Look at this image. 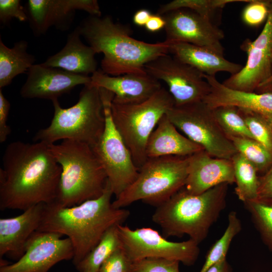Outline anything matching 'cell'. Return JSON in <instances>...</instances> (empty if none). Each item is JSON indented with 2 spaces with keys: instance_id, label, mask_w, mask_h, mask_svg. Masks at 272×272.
<instances>
[{
  "instance_id": "obj_16",
  "label": "cell",
  "mask_w": 272,
  "mask_h": 272,
  "mask_svg": "<svg viewBox=\"0 0 272 272\" xmlns=\"http://www.w3.org/2000/svg\"><path fill=\"white\" fill-rule=\"evenodd\" d=\"M27 10L30 26L38 36L45 34L52 26L67 29L77 10L101 16L96 0H29Z\"/></svg>"
},
{
  "instance_id": "obj_33",
  "label": "cell",
  "mask_w": 272,
  "mask_h": 272,
  "mask_svg": "<svg viewBox=\"0 0 272 272\" xmlns=\"http://www.w3.org/2000/svg\"><path fill=\"white\" fill-rule=\"evenodd\" d=\"M238 109L253 139L272 152V129L264 115L246 108Z\"/></svg>"
},
{
  "instance_id": "obj_19",
  "label": "cell",
  "mask_w": 272,
  "mask_h": 272,
  "mask_svg": "<svg viewBox=\"0 0 272 272\" xmlns=\"http://www.w3.org/2000/svg\"><path fill=\"white\" fill-rule=\"evenodd\" d=\"M91 80L92 85L112 92V102L121 104L142 103L162 88L158 80L147 73L112 76L100 70L91 75Z\"/></svg>"
},
{
  "instance_id": "obj_24",
  "label": "cell",
  "mask_w": 272,
  "mask_h": 272,
  "mask_svg": "<svg viewBox=\"0 0 272 272\" xmlns=\"http://www.w3.org/2000/svg\"><path fill=\"white\" fill-rule=\"evenodd\" d=\"M204 77L210 84L211 90L203 101L211 108L232 105L259 113L272 114V93L238 91L225 87L215 76L205 75Z\"/></svg>"
},
{
  "instance_id": "obj_2",
  "label": "cell",
  "mask_w": 272,
  "mask_h": 272,
  "mask_svg": "<svg viewBox=\"0 0 272 272\" xmlns=\"http://www.w3.org/2000/svg\"><path fill=\"white\" fill-rule=\"evenodd\" d=\"M113 192L108 179L103 194L80 205L62 207L55 202L45 204L41 224L37 231L59 233L73 244V261L76 266L95 247L111 227L122 225L129 212L112 206Z\"/></svg>"
},
{
  "instance_id": "obj_31",
  "label": "cell",
  "mask_w": 272,
  "mask_h": 272,
  "mask_svg": "<svg viewBox=\"0 0 272 272\" xmlns=\"http://www.w3.org/2000/svg\"><path fill=\"white\" fill-rule=\"evenodd\" d=\"M212 109L218 124L228 138L239 137L253 139L238 107L225 105Z\"/></svg>"
},
{
  "instance_id": "obj_35",
  "label": "cell",
  "mask_w": 272,
  "mask_h": 272,
  "mask_svg": "<svg viewBox=\"0 0 272 272\" xmlns=\"http://www.w3.org/2000/svg\"><path fill=\"white\" fill-rule=\"evenodd\" d=\"M272 1L251 0L244 9L242 18L247 25L256 27L266 22Z\"/></svg>"
},
{
  "instance_id": "obj_18",
  "label": "cell",
  "mask_w": 272,
  "mask_h": 272,
  "mask_svg": "<svg viewBox=\"0 0 272 272\" xmlns=\"http://www.w3.org/2000/svg\"><path fill=\"white\" fill-rule=\"evenodd\" d=\"M231 159L212 156L204 150L189 156L185 188L193 194H199L218 185L235 183Z\"/></svg>"
},
{
  "instance_id": "obj_38",
  "label": "cell",
  "mask_w": 272,
  "mask_h": 272,
  "mask_svg": "<svg viewBox=\"0 0 272 272\" xmlns=\"http://www.w3.org/2000/svg\"><path fill=\"white\" fill-rule=\"evenodd\" d=\"M11 107L8 100L4 96L0 89V143H4L11 132L7 124L8 117Z\"/></svg>"
},
{
  "instance_id": "obj_44",
  "label": "cell",
  "mask_w": 272,
  "mask_h": 272,
  "mask_svg": "<svg viewBox=\"0 0 272 272\" xmlns=\"http://www.w3.org/2000/svg\"><path fill=\"white\" fill-rule=\"evenodd\" d=\"M272 84V77L267 84L261 89L260 93H265L268 88V87Z\"/></svg>"
},
{
  "instance_id": "obj_37",
  "label": "cell",
  "mask_w": 272,
  "mask_h": 272,
  "mask_svg": "<svg viewBox=\"0 0 272 272\" xmlns=\"http://www.w3.org/2000/svg\"><path fill=\"white\" fill-rule=\"evenodd\" d=\"M131 263L120 247L103 262L98 272H130Z\"/></svg>"
},
{
  "instance_id": "obj_9",
  "label": "cell",
  "mask_w": 272,
  "mask_h": 272,
  "mask_svg": "<svg viewBox=\"0 0 272 272\" xmlns=\"http://www.w3.org/2000/svg\"><path fill=\"white\" fill-rule=\"evenodd\" d=\"M99 88L105 125L102 136L91 148L104 169L116 198L134 181L139 170L112 119L111 105L114 95L104 88Z\"/></svg>"
},
{
  "instance_id": "obj_46",
  "label": "cell",
  "mask_w": 272,
  "mask_h": 272,
  "mask_svg": "<svg viewBox=\"0 0 272 272\" xmlns=\"http://www.w3.org/2000/svg\"><path fill=\"white\" fill-rule=\"evenodd\" d=\"M86 272H91V271H86Z\"/></svg>"
},
{
  "instance_id": "obj_21",
  "label": "cell",
  "mask_w": 272,
  "mask_h": 272,
  "mask_svg": "<svg viewBox=\"0 0 272 272\" xmlns=\"http://www.w3.org/2000/svg\"><path fill=\"white\" fill-rule=\"evenodd\" d=\"M81 37L77 27L68 35L62 49L41 63L74 74L88 76L92 75L97 71V62L95 57L97 53L92 47L82 41Z\"/></svg>"
},
{
  "instance_id": "obj_14",
  "label": "cell",
  "mask_w": 272,
  "mask_h": 272,
  "mask_svg": "<svg viewBox=\"0 0 272 272\" xmlns=\"http://www.w3.org/2000/svg\"><path fill=\"white\" fill-rule=\"evenodd\" d=\"M53 232L36 231L25 246L24 254L17 261L1 266L0 272H48L55 264L73 259L71 240Z\"/></svg>"
},
{
  "instance_id": "obj_27",
  "label": "cell",
  "mask_w": 272,
  "mask_h": 272,
  "mask_svg": "<svg viewBox=\"0 0 272 272\" xmlns=\"http://www.w3.org/2000/svg\"><path fill=\"white\" fill-rule=\"evenodd\" d=\"M118 226L110 228L95 247L76 267L80 272H98L103 262L121 247Z\"/></svg>"
},
{
  "instance_id": "obj_22",
  "label": "cell",
  "mask_w": 272,
  "mask_h": 272,
  "mask_svg": "<svg viewBox=\"0 0 272 272\" xmlns=\"http://www.w3.org/2000/svg\"><path fill=\"white\" fill-rule=\"evenodd\" d=\"M202 150L200 146L180 133L165 114L148 139L146 154L147 159L167 156L186 157Z\"/></svg>"
},
{
  "instance_id": "obj_43",
  "label": "cell",
  "mask_w": 272,
  "mask_h": 272,
  "mask_svg": "<svg viewBox=\"0 0 272 272\" xmlns=\"http://www.w3.org/2000/svg\"><path fill=\"white\" fill-rule=\"evenodd\" d=\"M269 122L272 129V114L262 113Z\"/></svg>"
},
{
  "instance_id": "obj_28",
  "label": "cell",
  "mask_w": 272,
  "mask_h": 272,
  "mask_svg": "<svg viewBox=\"0 0 272 272\" xmlns=\"http://www.w3.org/2000/svg\"><path fill=\"white\" fill-rule=\"evenodd\" d=\"M251 0H174L161 6L157 13L164 14L179 9L192 10L210 20L217 25V15L228 4L234 2H250Z\"/></svg>"
},
{
  "instance_id": "obj_23",
  "label": "cell",
  "mask_w": 272,
  "mask_h": 272,
  "mask_svg": "<svg viewBox=\"0 0 272 272\" xmlns=\"http://www.w3.org/2000/svg\"><path fill=\"white\" fill-rule=\"evenodd\" d=\"M169 44V53L208 76H215L220 72H228L232 75L243 67L242 65L230 61L223 55L206 47L184 42Z\"/></svg>"
},
{
  "instance_id": "obj_45",
  "label": "cell",
  "mask_w": 272,
  "mask_h": 272,
  "mask_svg": "<svg viewBox=\"0 0 272 272\" xmlns=\"http://www.w3.org/2000/svg\"><path fill=\"white\" fill-rule=\"evenodd\" d=\"M272 93V84L268 87L266 93Z\"/></svg>"
},
{
  "instance_id": "obj_1",
  "label": "cell",
  "mask_w": 272,
  "mask_h": 272,
  "mask_svg": "<svg viewBox=\"0 0 272 272\" xmlns=\"http://www.w3.org/2000/svg\"><path fill=\"white\" fill-rule=\"evenodd\" d=\"M49 145L15 141L7 146L0 168V209L23 211L56 199L61 173Z\"/></svg>"
},
{
  "instance_id": "obj_20",
  "label": "cell",
  "mask_w": 272,
  "mask_h": 272,
  "mask_svg": "<svg viewBox=\"0 0 272 272\" xmlns=\"http://www.w3.org/2000/svg\"><path fill=\"white\" fill-rule=\"evenodd\" d=\"M44 206L38 204L19 216L0 219L1 258L8 254L19 259L24 254L27 241L41 224Z\"/></svg>"
},
{
  "instance_id": "obj_41",
  "label": "cell",
  "mask_w": 272,
  "mask_h": 272,
  "mask_svg": "<svg viewBox=\"0 0 272 272\" xmlns=\"http://www.w3.org/2000/svg\"><path fill=\"white\" fill-rule=\"evenodd\" d=\"M152 15L148 10L140 9L133 16V23L138 26L145 27Z\"/></svg>"
},
{
  "instance_id": "obj_42",
  "label": "cell",
  "mask_w": 272,
  "mask_h": 272,
  "mask_svg": "<svg viewBox=\"0 0 272 272\" xmlns=\"http://www.w3.org/2000/svg\"><path fill=\"white\" fill-rule=\"evenodd\" d=\"M206 272H232V268L225 258L210 267Z\"/></svg>"
},
{
  "instance_id": "obj_4",
  "label": "cell",
  "mask_w": 272,
  "mask_h": 272,
  "mask_svg": "<svg viewBox=\"0 0 272 272\" xmlns=\"http://www.w3.org/2000/svg\"><path fill=\"white\" fill-rule=\"evenodd\" d=\"M228 185L221 184L199 194L189 193L184 186L157 207L152 221L166 238L187 235L199 244L226 207Z\"/></svg>"
},
{
  "instance_id": "obj_25",
  "label": "cell",
  "mask_w": 272,
  "mask_h": 272,
  "mask_svg": "<svg viewBox=\"0 0 272 272\" xmlns=\"http://www.w3.org/2000/svg\"><path fill=\"white\" fill-rule=\"evenodd\" d=\"M28 46L26 41L21 40L9 48L0 38V89L10 85L17 76L27 73L35 64V58L28 52Z\"/></svg>"
},
{
  "instance_id": "obj_13",
  "label": "cell",
  "mask_w": 272,
  "mask_h": 272,
  "mask_svg": "<svg viewBox=\"0 0 272 272\" xmlns=\"http://www.w3.org/2000/svg\"><path fill=\"white\" fill-rule=\"evenodd\" d=\"M240 47L247 54L246 64L222 84L234 90L259 93L272 77V4L258 36L245 39Z\"/></svg>"
},
{
  "instance_id": "obj_36",
  "label": "cell",
  "mask_w": 272,
  "mask_h": 272,
  "mask_svg": "<svg viewBox=\"0 0 272 272\" xmlns=\"http://www.w3.org/2000/svg\"><path fill=\"white\" fill-rule=\"evenodd\" d=\"M13 18L21 22L28 20L26 11L19 0L0 1V22L3 24L9 23Z\"/></svg>"
},
{
  "instance_id": "obj_32",
  "label": "cell",
  "mask_w": 272,
  "mask_h": 272,
  "mask_svg": "<svg viewBox=\"0 0 272 272\" xmlns=\"http://www.w3.org/2000/svg\"><path fill=\"white\" fill-rule=\"evenodd\" d=\"M243 203L263 242L272 251V202L257 198Z\"/></svg>"
},
{
  "instance_id": "obj_29",
  "label": "cell",
  "mask_w": 272,
  "mask_h": 272,
  "mask_svg": "<svg viewBox=\"0 0 272 272\" xmlns=\"http://www.w3.org/2000/svg\"><path fill=\"white\" fill-rule=\"evenodd\" d=\"M229 139L237 152L255 166L258 174H264L270 167L272 152L263 145L251 138L230 137Z\"/></svg>"
},
{
  "instance_id": "obj_15",
  "label": "cell",
  "mask_w": 272,
  "mask_h": 272,
  "mask_svg": "<svg viewBox=\"0 0 272 272\" xmlns=\"http://www.w3.org/2000/svg\"><path fill=\"white\" fill-rule=\"evenodd\" d=\"M165 20V41L184 42L208 48L223 55V31L218 25L196 12L179 9L162 15Z\"/></svg>"
},
{
  "instance_id": "obj_26",
  "label": "cell",
  "mask_w": 272,
  "mask_h": 272,
  "mask_svg": "<svg viewBox=\"0 0 272 272\" xmlns=\"http://www.w3.org/2000/svg\"><path fill=\"white\" fill-rule=\"evenodd\" d=\"M233 164L235 194L243 202L258 197L259 176L255 166L237 152L231 159Z\"/></svg>"
},
{
  "instance_id": "obj_6",
  "label": "cell",
  "mask_w": 272,
  "mask_h": 272,
  "mask_svg": "<svg viewBox=\"0 0 272 272\" xmlns=\"http://www.w3.org/2000/svg\"><path fill=\"white\" fill-rule=\"evenodd\" d=\"M52 102L54 114L50 124L35 134L34 141L52 144L71 140L94 146L102 136L105 117L99 88L91 84L84 86L78 102L63 108L58 100Z\"/></svg>"
},
{
  "instance_id": "obj_40",
  "label": "cell",
  "mask_w": 272,
  "mask_h": 272,
  "mask_svg": "<svg viewBox=\"0 0 272 272\" xmlns=\"http://www.w3.org/2000/svg\"><path fill=\"white\" fill-rule=\"evenodd\" d=\"M165 24L163 16L157 13L152 15L145 27L149 32H156L164 28Z\"/></svg>"
},
{
  "instance_id": "obj_17",
  "label": "cell",
  "mask_w": 272,
  "mask_h": 272,
  "mask_svg": "<svg viewBox=\"0 0 272 272\" xmlns=\"http://www.w3.org/2000/svg\"><path fill=\"white\" fill-rule=\"evenodd\" d=\"M91 77L72 73L61 69L34 64L27 72V78L20 94L25 98L58 100L78 85L91 84Z\"/></svg>"
},
{
  "instance_id": "obj_5",
  "label": "cell",
  "mask_w": 272,
  "mask_h": 272,
  "mask_svg": "<svg viewBox=\"0 0 272 272\" xmlns=\"http://www.w3.org/2000/svg\"><path fill=\"white\" fill-rule=\"evenodd\" d=\"M49 147L61 168L54 202L62 207H71L103 194L107 176L90 145L64 140Z\"/></svg>"
},
{
  "instance_id": "obj_34",
  "label": "cell",
  "mask_w": 272,
  "mask_h": 272,
  "mask_svg": "<svg viewBox=\"0 0 272 272\" xmlns=\"http://www.w3.org/2000/svg\"><path fill=\"white\" fill-rule=\"evenodd\" d=\"M179 262L163 258L150 257L132 262L130 272H180Z\"/></svg>"
},
{
  "instance_id": "obj_8",
  "label": "cell",
  "mask_w": 272,
  "mask_h": 272,
  "mask_svg": "<svg viewBox=\"0 0 272 272\" xmlns=\"http://www.w3.org/2000/svg\"><path fill=\"white\" fill-rule=\"evenodd\" d=\"M174 105L172 95L163 87L140 103L121 104L112 102L114 124L139 170L147 160L146 149L151 134L161 118Z\"/></svg>"
},
{
  "instance_id": "obj_7",
  "label": "cell",
  "mask_w": 272,
  "mask_h": 272,
  "mask_svg": "<svg viewBox=\"0 0 272 272\" xmlns=\"http://www.w3.org/2000/svg\"><path fill=\"white\" fill-rule=\"evenodd\" d=\"M189 156L148 158L134 181L112 202L122 209L139 200L156 207L183 188L187 176Z\"/></svg>"
},
{
  "instance_id": "obj_30",
  "label": "cell",
  "mask_w": 272,
  "mask_h": 272,
  "mask_svg": "<svg viewBox=\"0 0 272 272\" xmlns=\"http://www.w3.org/2000/svg\"><path fill=\"white\" fill-rule=\"evenodd\" d=\"M228 220L225 231L209 250L199 272H206L210 267L226 258L232 241L242 229L241 221L235 212L229 213Z\"/></svg>"
},
{
  "instance_id": "obj_3",
  "label": "cell",
  "mask_w": 272,
  "mask_h": 272,
  "mask_svg": "<svg viewBox=\"0 0 272 272\" xmlns=\"http://www.w3.org/2000/svg\"><path fill=\"white\" fill-rule=\"evenodd\" d=\"M77 28L96 53L103 54L101 70L110 76L145 74V64L169 53L165 41L150 43L137 40L131 36L129 26L115 22L110 16L90 15Z\"/></svg>"
},
{
  "instance_id": "obj_12",
  "label": "cell",
  "mask_w": 272,
  "mask_h": 272,
  "mask_svg": "<svg viewBox=\"0 0 272 272\" xmlns=\"http://www.w3.org/2000/svg\"><path fill=\"white\" fill-rule=\"evenodd\" d=\"M144 69L147 74L167 85L175 106L203 101L210 93L211 85L204 74L168 53L148 62Z\"/></svg>"
},
{
  "instance_id": "obj_11",
  "label": "cell",
  "mask_w": 272,
  "mask_h": 272,
  "mask_svg": "<svg viewBox=\"0 0 272 272\" xmlns=\"http://www.w3.org/2000/svg\"><path fill=\"white\" fill-rule=\"evenodd\" d=\"M118 232L121 248L131 262L158 257L176 260L190 266L199 255V244L190 239L180 242H172L152 228L132 230L122 225L118 226Z\"/></svg>"
},
{
  "instance_id": "obj_10",
  "label": "cell",
  "mask_w": 272,
  "mask_h": 272,
  "mask_svg": "<svg viewBox=\"0 0 272 272\" xmlns=\"http://www.w3.org/2000/svg\"><path fill=\"white\" fill-rule=\"evenodd\" d=\"M170 121L189 139L213 157L231 159L237 151L203 101L174 106L166 113Z\"/></svg>"
},
{
  "instance_id": "obj_39",
  "label": "cell",
  "mask_w": 272,
  "mask_h": 272,
  "mask_svg": "<svg viewBox=\"0 0 272 272\" xmlns=\"http://www.w3.org/2000/svg\"><path fill=\"white\" fill-rule=\"evenodd\" d=\"M257 199L272 202V165L266 172L259 176Z\"/></svg>"
}]
</instances>
